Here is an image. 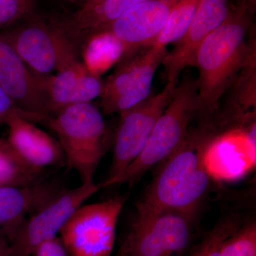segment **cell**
I'll use <instances>...</instances> for the list:
<instances>
[{"mask_svg": "<svg viewBox=\"0 0 256 256\" xmlns=\"http://www.w3.org/2000/svg\"><path fill=\"white\" fill-rule=\"evenodd\" d=\"M178 85L166 82L159 94L150 96L142 104L120 114L114 158L108 178L102 183V188L117 185L128 166L142 152L156 122L172 99Z\"/></svg>", "mask_w": 256, "mask_h": 256, "instance_id": "9", "label": "cell"}, {"mask_svg": "<svg viewBox=\"0 0 256 256\" xmlns=\"http://www.w3.org/2000/svg\"><path fill=\"white\" fill-rule=\"evenodd\" d=\"M43 172L34 169L15 152L6 139H0V188L41 182Z\"/></svg>", "mask_w": 256, "mask_h": 256, "instance_id": "19", "label": "cell"}, {"mask_svg": "<svg viewBox=\"0 0 256 256\" xmlns=\"http://www.w3.org/2000/svg\"><path fill=\"white\" fill-rule=\"evenodd\" d=\"M256 0H248L247 4L248 5L249 8H250V9H252L254 6L256 5Z\"/></svg>", "mask_w": 256, "mask_h": 256, "instance_id": "28", "label": "cell"}, {"mask_svg": "<svg viewBox=\"0 0 256 256\" xmlns=\"http://www.w3.org/2000/svg\"><path fill=\"white\" fill-rule=\"evenodd\" d=\"M227 110L240 124H254L256 110V58L242 69L226 92Z\"/></svg>", "mask_w": 256, "mask_h": 256, "instance_id": "17", "label": "cell"}, {"mask_svg": "<svg viewBox=\"0 0 256 256\" xmlns=\"http://www.w3.org/2000/svg\"><path fill=\"white\" fill-rule=\"evenodd\" d=\"M220 256H256L255 220L239 226L222 242Z\"/></svg>", "mask_w": 256, "mask_h": 256, "instance_id": "21", "label": "cell"}, {"mask_svg": "<svg viewBox=\"0 0 256 256\" xmlns=\"http://www.w3.org/2000/svg\"><path fill=\"white\" fill-rule=\"evenodd\" d=\"M0 87L22 110L48 117L44 77L34 73L1 35Z\"/></svg>", "mask_w": 256, "mask_h": 256, "instance_id": "13", "label": "cell"}, {"mask_svg": "<svg viewBox=\"0 0 256 256\" xmlns=\"http://www.w3.org/2000/svg\"><path fill=\"white\" fill-rule=\"evenodd\" d=\"M32 256H70L60 237L57 236L40 244L34 250Z\"/></svg>", "mask_w": 256, "mask_h": 256, "instance_id": "24", "label": "cell"}, {"mask_svg": "<svg viewBox=\"0 0 256 256\" xmlns=\"http://www.w3.org/2000/svg\"><path fill=\"white\" fill-rule=\"evenodd\" d=\"M194 218L137 205L127 235L116 256H180L191 245Z\"/></svg>", "mask_w": 256, "mask_h": 256, "instance_id": "5", "label": "cell"}, {"mask_svg": "<svg viewBox=\"0 0 256 256\" xmlns=\"http://www.w3.org/2000/svg\"><path fill=\"white\" fill-rule=\"evenodd\" d=\"M62 188L53 183L0 188V237L9 240L20 224L44 206Z\"/></svg>", "mask_w": 256, "mask_h": 256, "instance_id": "16", "label": "cell"}, {"mask_svg": "<svg viewBox=\"0 0 256 256\" xmlns=\"http://www.w3.org/2000/svg\"><path fill=\"white\" fill-rule=\"evenodd\" d=\"M127 196L82 205L60 232L70 256H110L116 244L117 225Z\"/></svg>", "mask_w": 256, "mask_h": 256, "instance_id": "6", "label": "cell"}, {"mask_svg": "<svg viewBox=\"0 0 256 256\" xmlns=\"http://www.w3.org/2000/svg\"><path fill=\"white\" fill-rule=\"evenodd\" d=\"M44 124L58 136L69 168L76 170L82 184L94 182L96 170L108 149V132L100 110L92 104L70 106Z\"/></svg>", "mask_w": 256, "mask_h": 256, "instance_id": "3", "label": "cell"}, {"mask_svg": "<svg viewBox=\"0 0 256 256\" xmlns=\"http://www.w3.org/2000/svg\"><path fill=\"white\" fill-rule=\"evenodd\" d=\"M30 10L20 0H0V28H6L22 18Z\"/></svg>", "mask_w": 256, "mask_h": 256, "instance_id": "23", "label": "cell"}, {"mask_svg": "<svg viewBox=\"0 0 256 256\" xmlns=\"http://www.w3.org/2000/svg\"><path fill=\"white\" fill-rule=\"evenodd\" d=\"M22 3L25 6H28L30 8V0H20Z\"/></svg>", "mask_w": 256, "mask_h": 256, "instance_id": "29", "label": "cell"}, {"mask_svg": "<svg viewBox=\"0 0 256 256\" xmlns=\"http://www.w3.org/2000/svg\"><path fill=\"white\" fill-rule=\"evenodd\" d=\"M190 256H198V250H197V248H196V250H195L194 252H192V254H191V255H190Z\"/></svg>", "mask_w": 256, "mask_h": 256, "instance_id": "31", "label": "cell"}, {"mask_svg": "<svg viewBox=\"0 0 256 256\" xmlns=\"http://www.w3.org/2000/svg\"><path fill=\"white\" fill-rule=\"evenodd\" d=\"M79 2H82V6H84V4H86V3L88 1V0H78Z\"/></svg>", "mask_w": 256, "mask_h": 256, "instance_id": "30", "label": "cell"}, {"mask_svg": "<svg viewBox=\"0 0 256 256\" xmlns=\"http://www.w3.org/2000/svg\"><path fill=\"white\" fill-rule=\"evenodd\" d=\"M239 224L227 218L217 224L208 236L197 248L198 256H220V246L222 242L234 230L238 228Z\"/></svg>", "mask_w": 256, "mask_h": 256, "instance_id": "22", "label": "cell"}, {"mask_svg": "<svg viewBox=\"0 0 256 256\" xmlns=\"http://www.w3.org/2000/svg\"><path fill=\"white\" fill-rule=\"evenodd\" d=\"M228 0H201L190 26L172 52L166 54L164 66L168 84L178 85L185 69L195 67L198 48L212 32L228 18Z\"/></svg>", "mask_w": 256, "mask_h": 256, "instance_id": "11", "label": "cell"}, {"mask_svg": "<svg viewBox=\"0 0 256 256\" xmlns=\"http://www.w3.org/2000/svg\"><path fill=\"white\" fill-rule=\"evenodd\" d=\"M168 54L166 47L152 44L128 54L104 84L100 106L106 114H121L150 96L153 79Z\"/></svg>", "mask_w": 256, "mask_h": 256, "instance_id": "8", "label": "cell"}, {"mask_svg": "<svg viewBox=\"0 0 256 256\" xmlns=\"http://www.w3.org/2000/svg\"><path fill=\"white\" fill-rule=\"evenodd\" d=\"M47 98V112L54 116L70 106L90 104L100 97L104 84L78 62L56 75L44 76Z\"/></svg>", "mask_w": 256, "mask_h": 256, "instance_id": "15", "label": "cell"}, {"mask_svg": "<svg viewBox=\"0 0 256 256\" xmlns=\"http://www.w3.org/2000/svg\"><path fill=\"white\" fill-rule=\"evenodd\" d=\"M44 118L20 111L6 120L10 133L8 140L18 156L34 169L43 172L57 166L65 159L60 142L35 126Z\"/></svg>", "mask_w": 256, "mask_h": 256, "instance_id": "14", "label": "cell"}, {"mask_svg": "<svg viewBox=\"0 0 256 256\" xmlns=\"http://www.w3.org/2000/svg\"><path fill=\"white\" fill-rule=\"evenodd\" d=\"M201 0H180L154 44L166 46L181 40L191 24Z\"/></svg>", "mask_w": 256, "mask_h": 256, "instance_id": "20", "label": "cell"}, {"mask_svg": "<svg viewBox=\"0 0 256 256\" xmlns=\"http://www.w3.org/2000/svg\"><path fill=\"white\" fill-rule=\"evenodd\" d=\"M20 111L23 110L15 105L13 100L0 87V124H6V120L12 114Z\"/></svg>", "mask_w": 256, "mask_h": 256, "instance_id": "25", "label": "cell"}, {"mask_svg": "<svg viewBox=\"0 0 256 256\" xmlns=\"http://www.w3.org/2000/svg\"><path fill=\"white\" fill-rule=\"evenodd\" d=\"M0 256H12L9 240L2 237H0Z\"/></svg>", "mask_w": 256, "mask_h": 256, "instance_id": "26", "label": "cell"}, {"mask_svg": "<svg viewBox=\"0 0 256 256\" xmlns=\"http://www.w3.org/2000/svg\"><path fill=\"white\" fill-rule=\"evenodd\" d=\"M34 73L52 75L80 62L76 44L62 26L31 22L0 33Z\"/></svg>", "mask_w": 256, "mask_h": 256, "instance_id": "7", "label": "cell"}, {"mask_svg": "<svg viewBox=\"0 0 256 256\" xmlns=\"http://www.w3.org/2000/svg\"><path fill=\"white\" fill-rule=\"evenodd\" d=\"M200 112L196 82L188 74L178 84L142 152L128 166L117 185L128 184L132 186L152 168L172 156L188 137L192 120Z\"/></svg>", "mask_w": 256, "mask_h": 256, "instance_id": "4", "label": "cell"}, {"mask_svg": "<svg viewBox=\"0 0 256 256\" xmlns=\"http://www.w3.org/2000/svg\"><path fill=\"white\" fill-rule=\"evenodd\" d=\"M101 188L102 183L95 182L63 188L16 229L8 240L12 256H32L38 246L58 236L74 212Z\"/></svg>", "mask_w": 256, "mask_h": 256, "instance_id": "10", "label": "cell"}, {"mask_svg": "<svg viewBox=\"0 0 256 256\" xmlns=\"http://www.w3.org/2000/svg\"><path fill=\"white\" fill-rule=\"evenodd\" d=\"M214 134L210 124L188 132L181 146L168 160L138 204L178 212L194 218L206 196L210 175L206 154Z\"/></svg>", "mask_w": 256, "mask_h": 256, "instance_id": "2", "label": "cell"}, {"mask_svg": "<svg viewBox=\"0 0 256 256\" xmlns=\"http://www.w3.org/2000/svg\"><path fill=\"white\" fill-rule=\"evenodd\" d=\"M148 1L150 0H102L79 10V24L88 33H102L128 10Z\"/></svg>", "mask_w": 256, "mask_h": 256, "instance_id": "18", "label": "cell"}, {"mask_svg": "<svg viewBox=\"0 0 256 256\" xmlns=\"http://www.w3.org/2000/svg\"><path fill=\"white\" fill-rule=\"evenodd\" d=\"M180 0H150L120 16L102 35L118 42L126 55L154 44Z\"/></svg>", "mask_w": 256, "mask_h": 256, "instance_id": "12", "label": "cell"}, {"mask_svg": "<svg viewBox=\"0 0 256 256\" xmlns=\"http://www.w3.org/2000/svg\"><path fill=\"white\" fill-rule=\"evenodd\" d=\"M100 1H102V0H88V1L84 6H82H82H92V5H95L98 4V2H100Z\"/></svg>", "mask_w": 256, "mask_h": 256, "instance_id": "27", "label": "cell"}, {"mask_svg": "<svg viewBox=\"0 0 256 256\" xmlns=\"http://www.w3.org/2000/svg\"><path fill=\"white\" fill-rule=\"evenodd\" d=\"M249 8L244 2L198 48L195 67L200 112L206 117L220 109L226 92L242 69L256 58V38L252 34Z\"/></svg>", "mask_w": 256, "mask_h": 256, "instance_id": "1", "label": "cell"}]
</instances>
